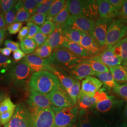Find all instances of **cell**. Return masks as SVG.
Here are the masks:
<instances>
[{
  "label": "cell",
  "mask_w": 127,
  "mask_h": 127,
  "mask_svg": "<svg viewBox=\"0 0 127 127\" xmlns=\"http://www.w3.org/2000/svg\"><path fill=\"white\" fill-rule=\"evenodd\" d=\"M30 89L47 95L61 84L54 73L46 71L36 72L32 74L28 83Z\"/></svg>",
  "instance_id": "6da1fadb"
},
{
  "label": "cell",
  "mask_w": 127,
  "mask_h": 127,
  "mask_svg": "<svg viewBox=\"0 0 127 127\" xmlns=\"http://www.w3.org/2000/svg\"><path fill=\"white\" fill-rule=\"evenodd\" d=\"M51 64H59L71 69L85 59L74 54L71 51L63 46L55 48L49 58Z\"/></svg>",
  "instance_id": "7a4b0ae2"
},
{
  "label": "cell",
  "mask_w": 127,
  "mask_h": 127,
  "mask_svg": "<svg viewBox=\"0 0 127 127\" xmlns=\"http://www.w3.org/2000/svg\"><path fill=\"white\" fill-rule=\"evenodd\" d=\"M55 114L56 127H72L75 124L79 114L77 105L72 107H51Z\"/></svg>",
  "instance_id": "3957f363"
},
{
  "label": "cell",
  "mask_w": 127,
  "mask_h": 127,
  "mask_svg": "<svg viewBox=\"0 0 127 127\" xmlns=\"http://www.w3.org/2000/svg\"><path fill=\"white\" fill-rule=\"evenodd\" d=\"M33 127H56L55 114L52 109L29 107Z\"/></svg>",
  "instance_id": "277c9868"
},
{
  "label": "cell",
  "mask_w": 127,
  "mask_h": 127,
  "mask_svg": "<svg viewBox=\"0 0 127 127\" xmlns=\"http://www.w3.org/2000/svg\"><path fill=\"white\" fill-rule=\"evenodd\" d=\"M127 32V27L120 20L114 19L108 28L105 44L106 49L115 45L123 39Z\"/></svg>",
  "instance_id": "5b68a950"
},
{
  "label": "cell",
  "mask_w": 127,
  "mask_h": 127,
  "mask_svg": "<svg viewBox=\"0 0 127 127\" xmlns=\"http://www.w3.org/2000/svg\"><path fill=\"white\" fill-rule=\"evenodd\" d=\"M4 127H33L29 108L24 104H18L13 117Z\"/></svg>",
  "instance_id": "8992f818"
},
{
  "label": "cell",
  "mask_w": 127,
  "mask_h": 127,
  "mask_svg": "<svg viewBox=\"0 0 127 127\" xmlns=\"http://www.w3.org/2000/svg\"><path fill=\"white\" fill-rule=\"evenodd\" d=\"M46 95L52 105L55 107H72L76 106L62 85Z\"/></svg>",
  "instance_id": "52a82bcc"
},
{
  "label": "cell",
  "mask_w": 127,
  "mask_h": 127,
  "mask_svg": "<svg viewBox=\"0 0 127 127\" xmlns=\"http://www.w3.org/2000/svg\"><path fill=\"white\" fill-rule=\"evenodd\" d=\"M95 22L86 17L81 16H70L65 25L82 32H89L92 35Z\"/></svg>",
  "instance_id": "ba28073f"
},
{
  "label": "cell",
  "mask_w": 127,
  "mask_h": 127,
  "mask_svg": "<svg viewBox=\"0 0 127 127\" xmlns=\"http://www.w3.org/2000/svg\"><path fill=\"white\" fill-rule=\"evenodd\" d=\"M22 61L35 72L46 71L53 73L55 69L51 66L52 64L49 59H41L32 54L26 55Z\"/></svg>",
  "instance_id": "9c48e42d"
},
{
  "label": "cell",
  "mask_w": 127,
  "mask_h": 127,
  "mask_svg": "<svg viewBox=\"0 0 127 127\" xmlns=\"http://www.w3.org/2000/svg\"><path fill=\"white\" fill-rule=\"evenodd\" d=\"M34 73L35 72L27 64L21 61L18 64L10 67L9 74L11 78L15 82H19L27 81L31 78Z\"/></svg>",
  "instance_id": "30bf717a"
},
{
  "label": "cell",
  "mask_w": 127,
  "mask_h": 127,
  "mask_svg": "<svg viewBox=\"0 0 127 127\" xmlns=\"http://www.w3.org/2000/svg\"><path fill=\"white\" fill-rule=\"evenodd\" d=\"M95 73L91 68L88 59H83L74 67L71 69L70 77L76 81H81L89 76L95 75Z\"/></svg>",
  "instance_id": "8fae6325"
},
{
  "label": "cell",
  "mask_w": 127,
  "mask_h": 127,
  "mask_svg": "<svg viewBox=\"0 0 127 127\" xmlns=\"http://www.w3.org/2000/svg\"><path fill=\"white\" fill-rule=\"evenodd\" d=\"M109 20L100 18L95 23L92 36L100 47L105 45Z\"/></svg>",
  "instance_id": "7c38bea8"
},
{
  "label": "cell",
  "mask_w": 127,
  "mask_h": 127,
  "mask_svg": "<svg viewBox=\"0 0 127 127\" xmlns=\"http://www.w3.org/2000/svg\"><path fill=\"white\" fill-rule=\"evenodd\" d=\"M16 108L9 97H5L0 103V123L5 126L13 117Z\"/></svg>",
  "instance_id": "4fadbf2b"
},
{
  "label": "cell",
  "mask_w": 127,
  "mask_h": 127,
  "mask_svg": "<svg viewBox=\"0 0 127 127\" xmlns=\"http://www.w3.org/2000/svg\"><path fill=\"white\" fill-rule=\"evenodd\" d=\"M28 103L29 107L40 109H50L53 106L46 95L31 89Z\"/></svg>",
  "instance_id": "5bb4252c"
},
{
  "label": "cell",
  "mask_w": 127,
  "mask_h": 127,
  "mask_svg": "<svg viewBox=\"0 0 127 127\" xmlns=\"http://www.w3.org/2000/svg\"><path fill=\"white\" fill-rule=\"evenodd\" d=\"M80 44L91 57L98 55L101 52L100 46L92 35L89 32H83Z\"/></svg>",
  "instance_id": "9a60e30c"
},
{
  "label": "cell",
  "mask_w": 127,
  "mask_h": 127,
  "mask_svg": "<svg viewBox=\"0 0 127 127\" xmlns=\"http://www.w3.org/2000/svg\"><path fill=\"white\" fill-rule=\"evenodd\" d=\"M103 84L98 78L92 76H88L82 82L80 92L88 95H94L95 92L100 90Z\"/></svg>",
  "instance_id": "2e32d148"
},
{
  "label": "cell",
  "mask_w": 127,
  "mask_h": 127,
  "mask_svg": "<svg viewBox=\"0 0 127 127\" xmlns=\"http://www.w3.org/2000/svg\"><path fill=\"white\" fill-rule=\"evenodd\" d=\"M98 13L100 18L112 19L118 16L119 11L109 2V0H96Z\"/></svg>",
  "instance_id": "e0dca14e"
},
{
  "label": "cell",
  "mask_w": 127,
  "mask_h": 127,
  "mask_svg": "<svg viewBox=\"0 0 127 127\" xmlns=\"http://www.w3.org/2000/svg\"><path fill=\"white\" fill-rule=\"evenodd\" d=\"M98 55L107 67L120 65L123 62V60L114 54L112 48L105 49Z\"/></svg>",
  "instance_id": "ac0fdd59"
},
{
  "label": "cell",
  "mask_w": 127,
  "mask_h": 127,
  "mask_svg": "<svg viewBox=\"0 0 127 127\" xmlns=\"http://www.w3.org/2000/svg\"><path fill=\"white\" fill-rule=\"evenodd\" d=\"M60 30L64 36L67 40L78 44L80 43L83 32L66 25H64Z\"/></svg>",
  "instance_id": "d6986e66"
},
{
  "label": "cell",
  "mask_w": 127,
  "mask_h": 127,
  "mask_svg": "<svg viewBox=\"0 0 127 127\" xmlns=\"http://www.w3.org/2000/svg\"><path fill=\"white\" fill-rule=\"evenodd\" d=\"M122 101L119 100L113 95H109L107 99L96 103L95 108L101 113H105L118 105L122 104Z\"/></svg>",
  "instance_id": "ffe728a7"
},
{
  "label": "cell",
  "mask_w": 127,
  "mask_h": 127,
  "mask_svg": "<svg viewBox=\"0 0 127 127\" xmlns=\"http://www.w3.org/2000/svg\"><path fill=\"white\" fill-rule=\"evenodd\" d=\"M73 53L83 59H89L92 57L90 54L80 44L66 40L62 45Z\"/></svg>",
  "instance_id": "44dd1931"
},
{
  "label": "cell",
  "mask_w": 127,
  "mask_h": 127,
  "mask_svg": "<svg viewBox=\"0 0 127 127\" xmlns=\"http://www.w3.org/2000/svg\"><path fill=\"white\" fill-rule=\"evenodd\" d=\"M69 2L70 0H66L63 9L53 19V23L56 27V29H60L67 22L70 16L69 8Z\"/></svg>",
  "instance_id": "7402d4cb"
},
{
  "label": "cell",
  "mask_w": 127,
  "mask_h": 127,
  "mask_svg": "<svg viewBox=\"0 0 127 127\" xmlns=\"http://www.w3.org/2000/svg\"><path fill=\"white\" fill-rule=\"evenodd\" d=\"M96 103L97 100L95 93L94 95H90L80 92L77 104L79 109L86 110Z\"/></svg>",
  "instance_id": "603a6c76"
},
{
  "label": "cell",
  "mask_w": 127,
  "mask_h": 127,
  "mask_svg": "<svg viewBox=\"0 0 127 127\" xmlns=\"http://www.w3.org/2000/svg\"><path fill=\"white\" fill-rule=\"evenodd\" d=\"M66 40L67 39L64 36L60 30L56 29L54 32L48 36L47 42L48 44L54 49L57 47L62 46Z\"/></svg>",
  "instance_id": "cb8c5ba5"
},
{
  "label": "cell",
  "mask_w": 127,
  "mask_h": 127,
  "mask_svg": "<svg viewBox=\"0 0 127 127\" xmlns=\"http://www.w3.org/2000/svg\"><path fill=\"white\" fill-rule=\"evenodd\" d=\"M91 67L95 73L110 72L109 68L100 59L98 55L92 57L88 59Z\"/></svg>",
  "instance_id": "d4e9b609"
},
{
  "label": "cell",
  "mask_w": 127,
  "mask_h": 127,
  "mask_svg": "<svg viewBox=\"0 0 127 127\" xmlns=\"http://www.w3.org/2000/svg\"><path fill=\"white\" fill-rule=\"evenodd\" d=\"M108 68L115 82L127 83V71L122 65H116Z\"/></svg>",
  "instance_id": "484cf974"
},
{
  "label": "cell",
  "mask_w": 127,
  "mask_h": 127,
  "mask_svg": "<svg viewBox=\"0 0 127 127\" xmlns=\"http://www.w3.org/2000/svg\"><path fill=\"white\" fill-rule=\"evenodd\" d=\"M86 0H70L69 11L70 16L83 15Z\"/></svg>",
  "instance_id": "4316f807"
},
{
  "label": "cell",
  "mask_w": 127,
  "mask_h": 127,
  "mask_svg": "<svg viewBox=\"0 0 127 127\" xmlns=\"http://www.w3.org/2000/svg\"><path fill=\"white\" fill-rule=\"evenodd\" d=\"M66 2V0H55L54 3L52 5L49 11L47 14L46 18L47 21H53L55 18L63 9Z\"/></svg>",
  "instance_id": "83f0119b"
},
{
  "label": "cell",
  "mask_w": 127,
  "mask_h": 127,
  "mask_svg": "<svg viewBox=\"0 0 127 127\" xmlns=\"http://www.w3.org/2000/svg\"><path fill=\"white\" fill-rule=\"evenodd\" d=\"M15 9L17 12L16 22L27 21L30 18V15L24 6L23 0H19L17 2Z\"/></svg>",
  "instance_id": "f1b7e54d"
},
{
  "label": "cell",
  "mask_w": 127,
  "mask_h": 127,
  "mask_svg": "<svg viewBox=\"0 0 127 127\" xmlns=\"http://www.w3.org/2000/svg\"><path fill=\"white\" fill-rule=\"evenodd\" d=\"M77 124L78 127H94L91 114L85 110L79 111Z\"/></svg>",
  "instance_id": "f546056e"
},
{
  "label": "cell",
  "mask_w": 127,
  "mask_h": 127,
  "mask_svg": "<svg viewBox=\"0 0 127 127\" xmlns=\"http://www.w3.org/2000/svg\"><path fill=\"white\" fill-rule=\"evenodd\" d=\"M95 76L104 84L105 86L109 89H113L119 84L115 81L112 74L110 72L95 73Z\"/></svg>",
  "instance_id": "4dcf8cb0"
},
{
  "label": "cell",
  "mask_w": 127,
  "mask_h": 127,
  "mask_svg": "<svg viewBox=\"0 0 127 127\" xmlns=\"http://www.w3.org/2000/svg\"><path fill=\"white\" fill-rule=\"evenodd\" d=\"M53 50L54 49L48 44L46 41L43 45L39 48H37L32 54L41 59H46L49 58L52 54Z\"/></svg>",
  "instance_id": "1f68e13d"
},
{
  "label": "cell",
  "mask_w": 127,
  "mask_h": 127,
  "mask_svg": "<svg viewBox=\"0 0 127 127\" xmlns=\"http://www.w3.org/2000/svg\"><path fill=\"white\" fill-rule=\"evenodd\" d=\"M53 73H54L58 78L62 86L63 87L66 91H67L68 89L73 86V85L76 81L70 77L66 76L56 69H55Z\"/></svg>",
  "instance_id": "d6a6232c"
},
{
  "label": "cell",
  "mask_w": 127,
  "mask_h": 127,
  "mask_svg": "<svg viewBox=\"0 0 127 127\" xmlns=\"http://www.w3.org/2000/svg\"><path fill=\"white\" fill-rule=\"evenodd\" d=\"M20 47L25 54H29L33 52L36 50L37 45L36 42L32 39L26 38L20 41Z\"/></svg>",
  "instance_id": "836d02e7"
},
{
  "label": "cell",
  "mask_w": 127,
  "mask_h": 127,
  "mask_svg": "<svg viewBox=\"0 0 127 127\" xmlns=\"http://www.w3.org/2000/svg\"><path fill=\"white\" fill-rule=\"evenodd\" d=\"M81 90V84L79 81H76L73 86L66 91L68 95L72 100L74 104L76 105L77 104V101Z\"/></svg>",
  "instance_id": "e575fe53"
},
{
  "label": "cell",
  "mask_w": 127,
  "mask_h": 127,
  "mask_svg": "<svg viewBox=\"0 0 127 127\" xmlns=\"http://www.w3.org/2000/svg\"><path fill=\"white\" fill-rule=\"evenodd\" d=\"M24 6L27 9L30 16H33L36 13L37 9L41 3H38L36 0H23Z\"/></svg>",
  "instance_id": "d590c367"
},
{
  "label": "cell",
  "mask_w": 127,
  "mask_h": 127,
  "mask_svg": "<svg viewBox=\"0 0 127 127\" xmlns=\"http://www.w3.org/2000/svg\"><path fill=\"white\" fill-rule=\"evenodd\" d=\"M56 29V27L53 22L51 21H46L40 27V32L44 34L49 36L54 32Z\"/></svg>",
  "instance_id": "8d00e7d4"
},
{
  "label": "cell",
  "mask_w": 127,
  "mask_h": 127,
  "mask_svg": "<svg viewBox=\"0 0 127 127\" xmlns=\"http://www.w3.org/2000/svg\"><path fill=\"white\" fill-rule=\"evenodd\" d=\"M17 0H1L0 5V11L5 14L10 9L15 8Z\"/></svg>",
  "instance_id": "74e56055"
},
{
  "label": "cell",
  "mask_w": 127,
  "mask_h": 127,
  "mask_svg": "<svg viewBox=\"0 0 127 127\" xmlns=\"http://www.w3.org/2000/svg\"><path fill=\"white\" fill-rule=\"evenodd\" d=\"M115 94L120 96L127 102V83L123 84H118L113 89Z\"/></svg>",
  "instance_id": "f35d334b"
},
{
  "label": "cell",
  "mask_w": 127,
  "mask_h": 127,
  "mask_svg": "<svg viewBox=\"0 0 127 127\" xmlns=\"http://www.w3.org/2000/svg\"><path fill=\"white\" fill-rule=\"evenodd\" d=\"M55 1V0H44L38 8L35 14H47Z\"/></svg>",
  "instance_id": "ab89813d"
},
{
  "label": "cell",
  "mask_w": 127,
  "mask_h": 127,
  "mask_svg": "<svg viewBox=\"0 0 127 127\" xmlns=\"http://www.w3.org/2000/svg\"><path fill=\"white\" fill-rule=\"evenodd\" d=\"M47 14H35L29 18L27 22H31L37 26H41L45 22Z\"/></svg>",
  "instance_id": "60d3db41"
},
{
  "label": "cell",
  "mask_w": 127,
  "mask_h": 127,
  "mask_svg": "<svg viewBox=\"0 0 127 127\" xmlns=\"http://www.w3.org/2000/svg\"><path fill=\"white\" fill-rule=\"evenodd\" d=\"M17 12L15 8L10 9L5 14V19L7 26L15 23L16 21Z\"/></svg>",
  "instance_id": "b9f144b4"
},
{
  "label": "cell",
  "mask_w": 127,
  "mask_h": 127,
  "mask_svg": "<svg viewBox=\"0 0 127 127\" xmlns=\"http://www.w3.org/2000/svg\"><path fill=\"white\" fill-rule=\"evenodd\" d=\"M27 27L29 28V32L26 38L33 39L37 33L40 31V27L31 22L27 23Z\"/></svg>",
  "instance_id": "7bdbcfd3"
},
{
  "label": "cell",
  "mask_w": 127,
  "mask_h": 127,
  "mask_svg": "<svg viewBox=\"0 0 127 127\" xmlns=\"http://www.w3.org/2000/svg\"><path fill=\"white\" fill-rule=\"evenodd\" d=\"M48 38V35H46L41 32H38L32 39L36 42L37 47L39 48L43 45Z\"/></svg>",
  "instance_id": "ee69618b"
},
{
  "label": "cell",
  "mask_w": 127,
  "mask_h": 127,
  "mask_svg": "<svg viewBox=\"0 0 127 127\" xmlns=\"http://www.w3.org/2000/svg\"><path fill=\"white\" fill-rule=\"evenodd\" d=\"M119 44L121 53V59L124 61L127 59V37L123 39Z\"/></svg>",
  "instance_id": "f6af8a7d"
},
{
  "label": "cell",
  "mask_w": 127,
  "mask_h": 127,
  "mask_svg": "<svg viewBox=\"0 0 127 127\" xmlns=\"http://www.w3.org/2000/svg\"><path fill=\"white\" fill-rule=\"evenodd\" d=\"M118 17L122 22L127 23V0L125 1L123 8L119 11Z\"/></svg>",
  "instance_id": "bcb514c9"
},
{
  "label": "cell",
  "mask_w": 127,
  "mask_h": 127,
  "mask_svg": "<svg viewBox=\"0 0 127 127\" xmlns=\"http://www.w3.org/2000/svg\"><path fill=\"white\" fill-rule=\"evenodd\" d=\"M13 61L7 57L0 54V68H10L13 65Z\"/></svg>",
  "instance_id": "7dc6e473"
},
{
  "label": "cell",
  "mask_w": 127,
  "mask_h": 127,
  "mask_svg": "<svg viewBox=\"0 0 127 127\" xmlns=\"http://www.w3.org/2000/svg\"><path fill=\"white\" fill-rule=\"evenodd\" d=\"M22 26V23L21 22H15L9 25L7 27V30L10 34H15L18 32Z\"/></svg>",
  "instance_id": "c3c4849f"
},
{
  "label": "cell",
  "mask_w": 127,
  "mask_h": 127,
  "mask_svg": "<svg viewBox=\"0 0 127 127\" xmlns=\"http://www.w3.org/2000/svg\"><path fill=\"white\" fill-rule=\"evenodd\" d=\"M4 46L6 48L9 49L10 50L12 51H16L20 50L19 44L17 42H15L14 41L7 40L4 42Z\"/></svg>",
  "instance_id": "681fc988"
},
{
  "label": "cell",
  "mask_w": 127,
  "mask_h": 127,
  "mask_svg": "<svg viewBox=\"0 0 127 127\" xmlns=\"http://www.w3.org/2000/svg\"><path fill=\"white\" fill-rule=\"evenodd\" d=\"M29 32V28L27 27H24L20 30L19 32L18 38L19 41H21L27 37Z\"/></svg>",
  "instance_id": "f907efd6"
},
{
  "label": "cell",
  "mask_w": 127,
  "mask_h": 127,
  "mask_svg": "<svg viewBox=\"0 0 127 127\" xmlns=\"http://www.w3.org/2000/svg\"><path fill=\"white\" fill-rule=\"evenodd\" d=\"M109 2L118 11H120L123 8L125 2L124 0H109Z\"/></svg>",
  "instance_id": "816d5d0a"
},
{
  "label": "cell",
  "mask_w": 127,
  "mask_h": 127,
  "mask_svg": "<svg viewBox=\"0 0 127 127\" xmlns=\"http://www.w3.org/2000/svg\"><path fill=\"white\" fill-rule=\"evenodd\" d=\"M13 59L15 62H18L26 56L25 54L20 50L14 52L13 53Z\"/></svg>",
  "instance_id": "f5cc1de1"
},
{
  "label": "cell",
  "mask_w": 127,
  "mask_h": 127,
  "mask_svg": "<svg viewBox=\"0 0 127 127\" xmlns=\"http://www.w3.org/2000/svg\"><path fill=\"white\" fill-rule=\"evenodd\" d=\"M6 21L4 14L0 11V29H5L6 27Z\"/></svg>",
  "instance_id": "db71d44e"
},
{
  "label": "cell",
  "mask_w": 127,
  "mask_h": 127,
  "mask_svg": "<svg viewBox=\"0 0 127 127\" xmlns=\"http://www.w3.org/2000/svg\"><path fill=\"white\" fill-rule=\"evenodd\" d=\"M0 53L4 56H9L11 53V51L7 48H0Z\"/></svg>",
  "instance_id": "11a10c76"
},
{
  "label": "cell",
  "mask_w": 127,
  "mask_h": 127,
  "mask_svg": "<svg viewBox=\"0 0 127 127\" xmlns=\"http://www.w3.org/2000/svg\"><path fill=\"white\" fill-rule=\"evenodd\" d=\"M6 37V29H0V46L1 45Z\"/></svg>",
  "instance_id": "9f6ffc18"
},
{
  "label": "cell",
  "mask_w": 127,
  "mask_h": 127,
  "mask_svg": "<svg viewBox=\"0 0 127 127\" xmlns=\"http://www.w3.org/2000/svg\"><path fill=\"white\" fill-rule=\"evenodd\" d=\"M122 65L125 69V70L127 71V59L123 61L122 64Z\"/></svg>",
  "instance_id": "6f0895ef"
},
{
  "label": "cell",
  "mask_w": 127,
  "mask_h": 127,
  "mask_svg": "<svg viewBox=\"0 0 127 127\" xmlns=\"http://www.w3.org/2000/svg\"><path fill=\"white\" fill-rule=\"evenodd\" d=\"M5 97V95L3 93H0V103L2 100L4 99ZM0 126H1V124L0 123Z\"/></svg>",
  "instance_id": "680465c9"
},
{
  "label": "cell",
  "mask_w": 127,
  "mask_h": 127,
  "mask_svg": "<svg viewBox=\"0 0 127 127\" xmlns=\"http://www.w3.org/2000/svg\"><path fill=\"white\" fill-rule=\"evenodd\" d=\"M117 127H127V123H122Z\"/></svg>",
  "instance_id": "91938a15"
},
{
  "label": "cell",
  "mask_w": 127,
  "mask_h": 127,
  "mask_svg": "<svg viewBox=\"0 0 127 127\" xmlns=\"http://www.w3.org/2000/svg\"><path fill=\"white\" fill-rule=\"evenodd\" d=\"M124 114H125V118L127 120V104L125 107V111H124Z\"/></svg>",
  "instance_id": "94428289"
},
{
  "label": "cell",
  "mask_w": 127,
  "mask_h": 127,
  "mask_svg": "<svg viewBox=\"0 0 127 127\" xmlns=\"http://www.w3.org/2000/svg\"><path fill=\"white\" fill-rule=\"evenodd\" d=\"M72 127H78V126H77V124H74V125H73V126Z\"/></svg>",
  "instance_id": "6125c7cd"
},
{
  "label": "cell",
  "mask_w": 127,
  "mask_h": 127,
  "mask_svg": "<svg viewBox=\"0 0 127 127\" xmlns=\"http://www.w3.org/2000/svg\"><path fill=\"white\" fill-rule=\"evenodd\" d=\"M0 3H1V0H0Z\"/></svg>",
  "instance_id": "be15d7a7"
}]
</instances>
